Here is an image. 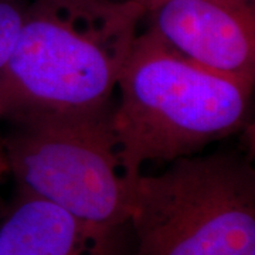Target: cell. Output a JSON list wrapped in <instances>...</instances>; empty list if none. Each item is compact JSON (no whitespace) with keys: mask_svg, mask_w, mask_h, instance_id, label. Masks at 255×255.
Instances as JSON below:
<instances>
[{"mask_svg":"<svg viewBox=\"0 0 255 255\" xmlns=\"http://www.w3.org/2000/svg\"><path fill=\"white\" fill-rule=\"evenodd\" d=\"M145 16L135 0H31L0 78V121L111 104Z\"/></svg>","mask_w":255,"mask_h":255,"instance_id":"obj_1","label":"cell"},{"mask_svg":"<svg viewBox=\"0 0 255 255\" xmlns=\"http://www.w3.org/2000/svg\"><path fill=\"white\" fill-rule=\"evenodd\" d=\"M117 91L114 127L133 180L149 162L199 155L210 143L241 133L255 114V87L191 61L146 24Z\"/></svg>","mask_w":255,"mask_h":255,"instance_id":"obj_2","label":"cell"},{"mask_svg":"<svg viewBox=\"0 0 255 255\" xmlns=\"http://www.w3.org/2000/svg\"><path fill=\"white\" fill-rule=\"evenodd\" d=\"M128 230L130 255H255V166L234 150L140 173Z\"/></svg>","mask_w":255,"mask_h":255,"instance_id":"obj_3","label":"cell"},{"mask_svg":"<svg viewBox=\"0 0 255 255\" xmlns=\"http://www.w3.org/2000/svg\"><path fill=\"white\" fill-rule=\"evenodd\" d=\"M115 101L94 111L1 119L3 153L16 189L78 219L124 227L135 183L114 127Z\"/></svg>","mask_w":255,"mask_h":255,"instance_id":"obj_4","label":"cell"},{"mask_svg":"<svg viewBox=\"0 0 255 255\" xmlns=\"http://www.w3.org/2000/svg\"><path fill=\"white\" fill-rule=\"evenodd\" d=\"M145 24L191 61L255 87V0H157Z\"/></svg>","mask_w":255,"mask_h":255,"instance_id":"obj_5","label":"cell"},{"mask_svg":"<svg viewBox=\"0 0 255 255\" xmlns=\"http://www.w3.org/2000/svg\"><path fill=\"white\" fill-rule=\"evenodd\" d=\"M0 255H130V236L16 189L0 220Z\"/></svg>","mask_w":255,"mask_h":255,"instance_id":"obj_6","label":"cell"},{"mask_svg":"<svg viewBox=\"0 0 255 255\" xmlns=\"http://www.w3.org/2000/svg\"><path fill=\"white\" fill-rule=\"evenodd\" d=\"M31 0H0V78L9 65Z\"/></svg>","mask_w":255,"mask_h":255,"instance_id":"obj_7","label":"cell"},{"mask_svg":"<svg viewBox=\"0 0 255 255\" xmlns=\"http://www.w3.org/2000/svg\"><path fill=\"white\" fill-rule=\"evenodd\" d=\"M241 140L244 153L255 166V114L253 119L247 124V127L241 130Z\"/></svg>","mask_w":255,"mask_h":255,"instance_id":"obj_8","label":"cell"},{"mask_svg":"<svg viewBox=\"0 0 255 255\" xmlns=\"http://www.w3.org/2000/svg\"><path fill=\"white\" fill-rule=\"evenodd\" d=\"M7 174V166L4 160V153H3V140H1V127H0V179H3Z\"/></svg>","mask_w":255,"mask_h":255,"instance_id":"obj_9","label":"cell"},{"mask_svg":"<svg viewBox=\"0 0 255 255\" xmlns=\"http://www.w3.org/2000/svg\"><path fill=\"white\" fill-rule=\"evenodd\" d=\"M135 1H137L143 9L147 10L150 6H152V4H153V3H156L157 0H135Z\"/></svg>","mask_w":255,"mask_h":255,"instance_id":"obj_10","label":"cell"},{"mask_svg":"<svg viewBox=\"0 0 255 255\" xmlns=\"http://www.w3.org/2000/svg\"><path fill=\"white\" fill-rule=\"evenodd\" d=\"M3 179H0V182H1ZM6 207H7V204L3 201V199H1V196H0V220H1V217H3V214H4V211H6Z\"/></svg>","mask_w":255,"mask_h":255,"instance_id":"obj_11","label":"cell"}]
</instances>
